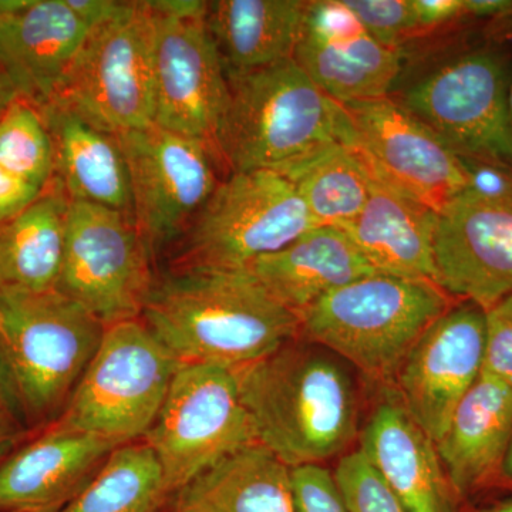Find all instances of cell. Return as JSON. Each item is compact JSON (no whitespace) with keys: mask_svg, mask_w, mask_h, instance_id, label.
Instances as JSON below:
<instances>
[{"mask_svg":"<svg viewBox=\"0 0 512 512\" xmlns=\"http://www.w3.org/2000/svg\"><path fill=\"white\" fill-rule=\"evenodd\" d=\"M512 49L494 20L481 30L404 53L390 99L439 134L458 157L512 167Z\"/></svg>","mask_w":512,"mask_h":512,"instance_id":"cell-1","label":"cell"},{"mask_svg":"<svg viewBox=\"0 0 512 512\" xmlns=\"http://www.w3.org/2000/svg\"><path fill=\"white\" fill-rule=\"evenodd\" d=\"M141 319L180 363L235 369L299 338L301 319L245 269H183L157 279Z\"/></svg>","mask_w":512,"mask_h":512,"instance_id":"cell-2","label":"cell"},{"mask_svg":"<svg viewBox=\"0 0 512 512\" xmlns=\"http://www.w3.org/2000/svg\"><path fill=\"white\" fill-rule=\"evenodd\" d=\"M232 370L256 441L289 468L323 463L356 439L355 382L329 350L296 338Z\"/></svg>","mask_w":512,"mask_h":512,"instance_id":"cell-3","label":"cell"},{"mask_svg":"<svg viewBox=\"0 0 512 512\" xmlns=\"http://www.w3.org/2000/svg\"><path fill=\"white\" fill-rule=\"evenodd\" d=\"M227 76L229 100L217 150L228 174H282L325 148L352 141L348 111L292 59Z\"/></svg>","mask_w":512,"mask_h":512,"instance_id":"cell-4","label":"cell"},{"mask_svg":"<svg viewBox=\"0 0 512 512\" xmlns=\"http://www.w3.org/2000/svg\"><path fill=\"white\" fill-rule=\"evenodd\" d=\"M106 325L66 295L0 289V359L29 427L55 423Z\"/></svg>","mask_w":512,"mask_h":512,"instance_id":"cell-5","label":"cell"},{"mask_svg":"<svg viewBox=\"0 0 512 512\" xmlns=\"http://www.w3.org/2000/svg\"><path fill=\"white\" fill-rule=\"evenodd\" d=\"M439 285L373 274L342 286L301 316L299 338L376 380H393L414 343L451 308Z\"/></svg>","mask_w":512,"mask_h":512,"instance_id":"cell-6","label":"cell"},{"mask_svg":"<svg viewBox=\"0 0 512 512\" xmlns=\"http://www.w3.org/2000/svg\"><path fill=\"white\" fill-rule=\"evenodd\" d=\"M180 365L143 319L106 326L99 349L55 423L119 444L143 440Z\"/></svg>","mask_w":512,"mask_h":512,"instance_id":"cell-7","label":"cell"},{"mask_svg":"<svg viewBox=\"0 0 512 512\" xmlns=\"http://www.w3.org/2000/svg\"><path fill=\"white\" fill-rule=\"evenodd\" d=\"M315 227L285 175L229 173L181 238L174 271L245 269Z\"/></svg>","mask_w":512,"mask_h":512,"instance_id":"cell-8","label":"cell"},{"mask_svg":"<svg viewBox=\"0 0 512 512\" xmlns=\"http://www.w3.org/2000/svg\"><path fill=\"white\" fill-rule=\"evenodd\" d=\"M463 163L467 190L437 221L434 284L485 311L512 293V167Z\"/></svg>","mask_w":512,"mask_h":512,"instance_id":"cell-9","label":"cell"},{"mask_svg":"<svg viewBox=\"0 0 512 512\" xmlns=\"http://www.w3.org/2000/svg\"><path fill=\"white\" fill-rule=\"evenodd\" d=\"M153 16L126 2L116 18L90 30L52 104L111 136L153 126Z\"/></svg>","mask_w":512,"mask_h":512,"instance_id":"cell-10","label":"cell"},{"mask_svg":"<svg viewBox=\"0 0 512 512\" xmlns=\"http://www.w3.org/2000/svg\"><path fill=\"white\" fill-rule=\"evenodd\" d=\"M143 441L156 454L170 494L224 458L258 444L234 370L181 363Z\"/></svg>","mask_w":512,"mask_h":512,"instance_id":"cell-11","label":"cell"},{"mask_svg":"<svg viewBox=\"0 0 512 512\" xmlns=\"http://www.w3.org/2000/svg\"><path fill=\"white\" fill-rule=\"evenodd\" d=\"M147 5L154 29V124L204 141L218 154L229 84L208 29V2L160 0Z\"/></svg>","mask_w":512,"mask_h":512,"instance_id":"cell-12","label":"cell"},{"mask_svg":"<svg viewBox=\"0 0 512 512\" xmlns=\"http://www.w3.org/2000/svg\"><path fill=\"white\" fill-rule=\"evenodd\" d=\"M153 254L134 218L70 201L56 289L103 325L140 319L157 282Z\"/></svg>","mask_w":512,"mask_h":512,"instance_id":"cell-13","label":"cell"},{"mask_svg":"<svg viewBox=\"0 0 512 512\" xmlns=\"http://www.w3.org/2000/svg\"><path fill=\"white\" fill-rule=\"evenodd\" d=\"M130 177L133 218L153 251L184 237L221 183L207 143L153 124L117 136Z\"/></svg>","mask_w":512,"mask_h":512,"instance_id":"cell-14","label":"cell"},{"mask_svg":"<svg viewBox=\"0 0 512 512\" xmlns=\"http://www.w3.org/2000/svg\"><path fill=\"white\" fill-rule=\"evenodd\" d=\"M352 123L349 146L379 183L440 212L463 194V160L439 134L390 99L342 104Z\"/></svg>","mask_w":512,"mask_h":512,"instance_id":"cell-15","label":"cell"},{"mask_svg":"<svg viewBox=\"0 0 512 512\" xmlns=\"http://www.w3.org/2000/svg\"><path fill=\"white\" fill-rule=\"evenodd\" d=\"M484 345L485 311L464 301L431 323L394 377L400 404L434 443L480 379Z\"/></svg>","mask_w":512,"mask_h":512,"instance_id":"cell-16","label":"cell"},{"mask_svg":"<svg viewBox=\"0 0 512 512\" xmlns=\"http://www.w3.org/2000/svg\"><path fill=\"white\" fill-rule=\"evenodd\" d=\"M292 60L340 104L389 97L404 49L380 43L343 0H309Z\"/></svg>","mask_w":512,"mask_h":512,"instance_id":"cell-17","label":"cell"},{"mask_svg":"<svg viewBox=\"0 0 512 512\" xmlns=\"http://www.w3.org/2000/svg\"><path fill=\"white\" fill-rule=\"evenodd\" d=\"M67 0H22L0 13V77L37 110L56 100L90 33Z\"/></svg>","mask_w":512,"mask_h":512,"instance_id":"cell-18","label":"cell"},{"mask_svg":"<svg viewBox=\"0 0 512 512\" xmlns=\"http://www.w3.org/2000/svg\"><path fill=\"white\" fill-rule=\"evenodd\" d=\"M123 444L50 424L0 463V511L60 512Z\"/></svg>","mask_w":512,"mask_h":512,"instance_id":"cell-19","label":"cell"},{"mask_svg":"<svg viewBox=\"0 0 512 512\" xmlns=\"http://www.w3.org/2000/svg\"><path fill=\"white\" fill-rule=\"evenodd\" d=\"M359 450L406 512H456L436 444L400 402L377 407L360 436Z\"/></svg>","mask_w":512,"mask_h":512,"instance_id":"cell-20","label":"cell"},{"mask_svg":"<svg viewBox=\"0 0 512 512\" xmlns=\"http://www.w3.org/2000/svg\"><path fill=\"white\" fill-rule=\"evenodd\" d=\"M266 291L301 319L330 292L377 274L345 229L313 227L274 254L248 266Z\"/></svg>","mask_w":512,"mask_h":512,"instance_id":"cell-21","label":"cell"},{"mask_svg":"<svg viewBox=\"0 0 512 512\" xmlns=\"http://www.w3.org/2000/svg\"><path fill=\"white\" fill-rule=\"evenodd\" d=\"M439 212L373 178L372 191L346 234L377 274L434 282Z\"/></svg>","mask_w":512,"mask_h":512,"instance_id":"cell-22","label":"cell"},{"mask_svg":"<svg viewBox=\"0 0 512 512\" xmlns=\"http://www.w3.org/2000/svg\"><path fill=\"white\" fill-rule=\"evenodd\" d=\"M53 146V178L70 201L87 202L133 218L130 177L116 136L57 104L40 110Z\"/></svg>","mask_w":512,"mask_h":512,"instance_id":"cell-23","label":"cell"},{"mask_svg":"<svg viewBox=\"0 0 512 512\" xmlns=\"http://www.w3.org/2000/svg\"><path fill=\"white\" fill-rule=\"evenodd\" d=\"M511 437V387L480 376L434 443L454 493L466 494L501 470Z\"/></svg>","mask_w":512,"mask_h":512,"instance_id":"cell-24","label":"cell"},{"mask_svg":"<svg viewBox=\"0 0 512 512\" xmlns=\"http://www.w3.org/2000/svg\"><path fill=\"white\" fill-rule=\"evenodd\" d=\"M306 8V0L208 2V29L227 74L292 59Z\"/></svg>","mask_w":512,"mask_h":512,"instance_id":"cell-25","label":"cell"},{"mask_svg":"<svg viewBox=\"0 0 512 512\" xmlns=\"http://www.w3.org/2000/svg\"><path fill=\"white\" fill-rule=\"evenodd\" d=\"M174 512H295L291 468L254 444L178 491Z\"/></svg>","mask_w":512,"mask_h":512,"instance_id":"cell-26","label":"cell"},{"mask_svg":"<svg viewBox=\"0 0 512 512\" xmlns=\"http://www.w3.org/2000/svg\"><path fill=\"white\" fill-rule=\"evenodd\" d=\"M70 200L52 178L32 204L0 225L2 288L56 289L62 271Z\"/></svg>","mask_w":512,"mask_h":512,"instance_id":"cell-27","label":"cell"},{"mask_svg":"<svg viewBox=\"0 0 512 512\" xmlns=\"http://www.w3.org/2000/svg\"><path fill=\"white\" fill-rule=\"evenodd\" d=\"M308 208L315 227L345 228L365 208L373 175L362 157L335 144L282 173Z\"/></svg>","mask_w":512,"mask_h":512,"instance_id":"cell-28","label":"cell"},{"mask_svg":"<svg viewBox=\"0 0 512 512\" xmlns=\"http://www.w3.org/2000/svg\"><path fill=\"white\" fill-rule=\"evenodd\" d=\"M163 468L146 441L117 447L96 477L60 512H158L167 500Z\"/></svg>","mask_w":512,"mask_h":512,"instance_id":"cell-29","label":"cell"},{"mask_svg":"<svg viewBox=\"0 0 512 512\" xmlns=\"http://www.w3.org/2000/svg\"><path fill=\"white\" fill-rule=\"evenodd\" d=\"M0 167L45 190L53 178V146L40 111L16 97L0 119Z\"/></svg>","mask_w":512,"mask_h":512,"instance_id":"cell-30","label":"cell"},{"mask_svg":"<svg viewBox=\"0 0 512 512\" xmlns=\"http://www.w3.org/2000/svg\"><path fill=\"white\" fill-rule=\"evenodd\" d=\"M333 474L350 512H406L362 451L345 454Z\"/></svg>","mask_w":512,"mask_h":512,"instance_id":"cell-31","label":"cell"},{"mask_svg":"<svg viewBox=\"0 0 512 512\" xmlns=\"http://www.w3.org/2000/svg\"><path fill=\"white\" fill-rule=\"evenodd\" d=\"M343 3L383 45L404 49L420 39L412 0H343Z\"/></svg>","mask_w":512,"mask_h":512,"instance_id":"cell-32","label":"cell"},{"mask_svg":"<svg viewBox=\"0 0 512 512\" xmlns=\"http://www.w3.org/2000/svg\"><path fill=\"white\" fill-rule=\"evenodd\" d=\"M481 376L512 389V293L485 309V345Z\"/></svg>","mask_w":512,"mask_h":512,"instance_id":"cell-33","label":"cell"},{"mask_svg":"<svg viewBox=\"0 0 512 512\" xmlns=\"http://www.w3.org/2000/svg\"><path fill=\"white\" fill-rule=\"evenodd\" d=\"M295 512H350L335 474L322 464L291 468Z\"/></svg>","mask_w":512,"mask_h":512,"instance_id":"cell-34","label":"cell"},{"mask_svg":"<svg viewBox=\"0 0 512 512\" xmlns=\"http://www.w3.org/2000/svg\"><path fill=\"white\" fill-rule=\"evenodd\" d=\"M28 429V421L0 359V463L13 453Z\"/></svg>","mask_w":512,"mask_h":512,"instance_id":"cell-35","label":"cell"},{"mask_svg":"<svg viewBox=\"0 0 512 512\" xmlns=\"http://www.w3.org/2000/svg\"><path fill=\"white\" fill-rule=\"evenodd\" d=\"M420 37L467 19L464 0H412Z\"/></svg>","mask_w":512,"mask_h":512,"instance_id":"cell-36","label":"cell"},{"mask_svg":"<svg viewBox=\"0 0 512 512\" xmlns=\"http://www.w3.org/2000/svg\"><path fill=\"white\" fill-rule=\"evenodd\" d=\"M42 191L0 167V225L25 210Z\"/></svg>","mask_w":512,"mask_h":512,"instance_id":"cell-37","label":"cell"},{"mask_svg":"<svg viewBox=\"0 0 512 512\" xmlns=\"http://www.w3.org/2000/svg\"><path fill=\"white\" fill-rule=\"evenodd\" d=\"M67 3L90 29L116 18L126 6V2L111 0H67Z\"/></svg>","mask_w":512,"mask_h":512,"instance_id":"cell-38","label":"cell"},{"mask_svg":"<svg viewBox=\"0 0 512 512\" xmlns=\"http://www.w3.org/2000/svg\"><path fill=\"white\" fill-rule=\"evenodd\" d=\"M467 19L497 20L512 13V0H464Z\"/></svg>","mask_w":512,"mask_h":512,"instance_id":"cell-39","label":"cell"},{"mask_svg":"<svg viewBox=\"0 0 512 512\" xmlns=\"http://www.w3.org/2000/svg\"><path fill=\"white\" fill-rule=\"evenodd\" d=\"M15 99L16 94L13 93L12 89H10L9 84L0 77V119H2L6 110L9 109L10 103Z\"/></svg>","mask_w":512,"mask_h":512,"instance_id":"cell-40","label":"cell"},{"mask_svg":"<svg viewBox=\"0 0 512 512\" xmlns=\"http://www.w3.org/2000/svg\"><path fill=\"white\" fill-rule=\"evenodd\" d=\"M494 22L497 23L498 28H500L501 32H503L505 37H507L512 49V13H510V15L505 16V18L494 20ZM510 107L512 114V83L510 90Z\"/></svg>","mask_w":512,"mask_h":512,"instance_id":"cell-41","label":"cell"},{"mask_svg":"<svg viewBox=\"0 0 512 512\" xmlns=\"http://www.w3.org/2000/svg\"><path fill=\"white\" fill-rule=\"evenodd\" d=\"M501 471H503L504 476L511 478L512 480V437L510 447H508L507 454H505L503 467H501Z\"/></svg>","mask_w":512,"mask_h":512,"instance_id":"cell-42","label":"cell"},{"mask_svg":"<svg viewBox=\"0 0 512 512\" xmlns=\"http://www.w3.org/2000/svg\"><path fill=\"white\" fill-rule=\"evenodd\" d=\"M22 0H0V13L9 12V10L18 8Z\"/></svg>","mask_w":512,"mask_h":512,"instance_id":"cell-43","label":"cell"},{"mask_svg":"<svg viewBox=\"0 0 512 512\" xmlns=\"http://www.w3.org/2000/svg\"><path fill=\"white\" fill-rule=\"evenodd\" d=\"M494 512H512V501L510 503H505L500 505Z\"/></svg>","mask_w":512,"mask_h":512,"instance_id":"cell-44","label":"cell"},{"mask_svg":"<svg viewBox=\"0 0 512 512\" xmlns=\"http://www.w3.org/2000/svg\"><path fill=\"white\" fill-rule=\"evenodd\" d=\"M0 289H2V282H0Z\"/></svg>","mask_w":512,"mask_h":512,"instance_id":"cell-45","label":"cell"},{"mask_svg":"<svg viewBox=\"0 0 512 512\" xmlns=\"http://www.w3.org/2000/svg\"><path fill=\"white\" fill-rule=\"evenodd\" d=\"M0 512H3V511H0Z\"/></svg>","mask_w":512,"mask_h":512,"instance_id":"cell-46","label":"cell"}]
</instances>
